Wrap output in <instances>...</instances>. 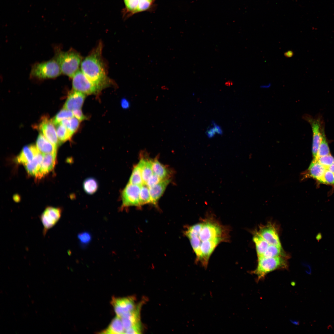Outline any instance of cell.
I'll return each mask as SVG.
<instances>
[{
    "instance_id": "1",
    "label": "cell",
    "mask_w": 334,
    "mask_h": 334,
    "mask_svg": "<svg viewBox=\"0 0 334 334\" xmlns=\"http://www.w3.org/2000/svg\"><path fill=\"white\" fill-rule=\"evenodd\" d=\"M225 232L218 223L206 220L188 227L185 235L190 241L196 256L201 253H210L225 240Z\"/></svg>"
},
{
    "instance_id": "2",
    "label": "cell",
    "mask_w": 334,
    "mask_h": 334,
    "mask_svg": "<svg viewBox=\"0 0 334 334\" xmlns=\"http://www.w3.org/2000/svg\"><path fill=\"white\" fill-rule=\"evenodd\" d=\"M102 46L99 44L82 62L81 71L101 90L111 82L107 76L105 65L102 57Z\"/></svg>"
},
{
    "instance_id": "3",
    "label": "cell",
    "mask_w": 334,
    "mask_h": 334,
    "mask_svg": "<svg viewBox=\"0 0 334 334\" xmlns=\"http://www.w3.org/2000/svg\"><path fill=\"white\" fill-rule=\"evenodd\" d=\"M54 59L58 64L62 73L72 78L79 70L81 57L74 50L64 52L56 47L55 49Z\"/></svg>"
},
{
    "instance_id": "4",
    "label": "cell",
    "mask_w": 334,
    "mask_h": 334,
    "mask_svg": "<svg viewBox=\"0 0 334 334\" xmlns=\"http://www.w3.org/2000/svg\"><path fill=\"white\" fill-rule=\"evenodd\" d=\"M288 264L283 256L272 258L258 257L255 269L251 272L257 277V281L264 279L269 273L278 269H287Z\"/></svg>"
},
{
    "instance_id": "5",
    "label": "cell",
    "mask_w": 334,
    "mask_h": 334,
    "mask_svg": "<svg viewBox=\"0 0 334 334\" xmlns=\"http://www.w3.org/2000/svg\"><path fill=\"white\" fill-rule=\"evenodd\" d=\"M62 73L58 64L54 59L34 64L32 67L30 75L32 77L43 79L56 77Z\"/></svg>"
},
{
    "instance_id": "6",
    "label": "cell",
    "mask_w": 334,
    "mask_h": 334,
    "mask_svg": "<svg viewBox=\"0 0 334 334\" xmlns=\"http://www.w3.org/2000/svg\"><path fill=\"white\" fill-rule=\"evenodd\" d=\"M73 90L85 95L95 94L101 90L93 83L80 70H78L72 77Z\"/></svg>"
},
{
    "instance_id": "7",
    "label": "cell",
    "mask_w": 334,
    "mask_h": 334,
    "mask_svg": "<svg viewBox=\"0 0 334 334\" xmlns=\"http://www.w3.org/2000/svg\"><path fill=\"white\" fill-rule=\"evenodd\" d=\"M141 186L128 183L122 191L121 208L131 206H140L139 194Z\"/></svg>"
},
{
    "instance_id": "8",
    "label": "cell",
    "mask_w": 334,
    "mask_h": 334,
    "mask_svg": "<svg viewBox=\"0 0 334 334\" xmlns=\"http://www.w3.org/2000/svg\"><path fill=\"white\" fill-rule=\"evenodd\" d=\"M62 213V210L60 208L48 207L45 209L39 218L43 226V236L56 225L61 218Z\"/></svg>"
},
{
    "instance_id": "9",
    "label": "cell",
    "mask_w": 334,
    "mask_h": 334,
    "mask_svg": "<svg viewBox=\"0 0 334 334\" xmlns=\"http://www.w3.org/2000/svg\"><path fill=\"white\" fill-rule=\"evenodd\" d=\"M116 316L121 318L123 315L133 311L136 308L133 297H113L111 301Z\"/></svg>"
},
{
    "instance_id": "10",
    "label": "cell",
    "mask_w": 334,
    "mask_h": 334,
    "mask_svg": "<svg viewBox=\"0 0 334 334\" xmlns=\"http://www.w3.org/2000/svg\"><path fill=\"white\" fill-rule=\"evenodd\" d=\"M52 119L47 116L42 117L38 126V129L46 138L53 144L57 147L60 144Z\"/></svg>"
},
{
    "instance_id": "11",
    "label": "cell",
    "mask_w": 334,
    "mask_h": 334,
    "mask_svg": "<svg viewBox=\"0 0 334 334\" xmlns=\"http://www.w3.org/2000/svg\"><path fill=\"white\" fill-rule=\"evenodd\" d=\"M258 232L270 245L282 247L278 232L275 225L269 223L262 225L259 227Z\"/></svg>"
},
{
    "instance_id": "12",
    "label": "cell",
    "mask_w": 334,
    "mask_h": 334,
    "mask_svg": "<svg viewBox=\"0 0 334 334\" xmlns=\"http://www.w3.org/2000/svg\"><path fill=\"white\" fill-rule=\"evenodd\" d=\"M85 97V94L73 90L69 93L63 108L71 111L81 109Z\"/></svg>"
},
{
    "instance_id": "13",
    "label": "cell",
    "mask_w": 334,
    "mask_h": 334,
    "mask_svg": "<svg viewBox=\"0 0 334 334\" xmlns=\"http://www.w3.org/2000/svg\"><path fill=\"white\" fill-rule=\"evenodd\" d=\"M313 133L312 153L314 159L316 158L322 137L319 121L316 119H310Z\"/></svg>"
},
{
    "instance_id": "14",
    "label": "cell",
    "mask_w": 334,
    "mask_h": 334,
    "mask_svg": "<svg viewBox=\"0 0 334 334\" xmlns=\"http://www.w3.org/2000/svg\"><path fill=\"white\" fill-rule=\"evenodd\" d=\"M141 305V304H139L133 311L120 318L125 331L133 326L141 323L140 314Z\"/></svg>"
},
{
    "instance_id": "15",
    "label": "cell",
    "mask_w": 334,
    "mask_h": 334,
    "mask_svg": "<svg viewBox=\"0 0 334 334\" xmlns=\"http://www.w3.org/2000/svg\"><path fill=\"white\" fill-rule=\"evenodd\" d=\"M43 158L39 170L36 175L41 178L54 168L55 163L56 153L43 154Z\"/></svg>"
},
{
    "instance_id": "16",
    "label": "cell",
    "mask_w": 334,
    "mask_h": 334,
    "mask_svg": "<svg viewBox=\"0 0 334 334\" xmlns=\"http://www.w3.org/2000/svg\"><path fill=\"white\" fill-rule=\"evenodd\" d=\"M40 152L36 146L30 145L24 147L17 156V163L25 165L32 161Z\"/></svg>"
},
{
    "instance_id": "17",
    "label": "cell",
    "mask_w": 334,
    "mask_h": 334,
    "mask_svg": "<svg viewBox=\"0 0 334 334\" xmlns=\"http://www.w3.org/2000/svg\"><path fill=\"white\" fill-rule=\"evenodd\" d=\"M170 182V180L169 178L163 180L149 188L152 204L156 205Z\"/></svg>"
},
{
    "instance_id": "18",
    "label": "cell",
    "mask_w": 334,
    "mask_h": 334,
    "mask_svg": "<svg viewBox=\"0 0 334 334\" xmlns=\"http://www.w3.org/2000/svg\"><path fill=\"white\" fill-rule=\"evenodd\" d=\"M36 146L39 151L42 154L57 152V147L49 141L41 133L38 136Z\"/></svg>"
},
{
    "instance_id": "19",
    "label": "cell",
    "mask_w": 334,
    "mask_h": 334,
    "mask_svg": "<svg viewBox=\"0 0 334 334\" xmlns=\"http://www.w3.org/2000/svg\"><path fill=\"white\" fill-rule=\"evenodd\" d=\"M327 169L317 160H313L306 173V176L312 177L320 182Z\"/></svg>"
},
{
    "instance_id": "20",
    "label": "cell",
    "mask_w": 334,
    "mask_h": 334,
    "mask_svg": "<svg viewBox=\"0 0 334 334\" xmlns=\"http://www.w3.org/2000/svg\"><path fill=\"white\" fill-rule=\"evenodd\" d=\"M138 164L141 169L143 185H146L149 178L153 173L152 160L142 157Z\"/></svg>"
},
{
    "instance_id": "21",
    "label": "cell",
    "mask_w": 334,
    "mask_h": 334,
    "mask_svg": "<svg viewBox=\"0 0 334 334\" xmlns=\"http://www.w3.org/2000/svg\"><path fill=\"white\" fill-rule=\"evenodd\" d=\"M125 330L121 318L116 316L106 329L101 333L107 334H119L125 333Z\"/></svg>"
},
{
    "instance_id": "22",
    "label": "cell",
    "mask_w": 334,
    "mask_h": 334,
    "mask_svg": "<svg viewBox=\"0 0 334 334\" xmlns=\"http://www.w3.org/2000/svg\"><path fill=\"white\" fill-rule=\"evenodd\" d=\"M253 241L255 243L258 257H261L270 244L257 230L253 232Z\"/></svg>"
},
{
    "instance_id": "23",
    "label": "cell",
    "mask_w": 334,
    "mask_h": 334,
    "mask_svg": "<svg viewBox=\"0 0 334 334\" xmlns=\"http://www.w3.org/2000/svg\"><path fill=\"white\" fill-rule=\"evenodd\" d=\"M43 158V154L40 152L32 161L24 165L28 173L36 176L40 169Z\"/></svg>"
},
{
    "instance_id": "24",
    "label": "cell",
    "mask_w": 334,
    "mask_h": 334,
    "mask_svg": "<svg viewBox=\"0 0 334 334\" xmlns=\"http://www.w3.org/2000/svg\"><path fill=\"white\" fill-rule=\"evenodd\" d=\"M153 173L157 175L161 180L168 179L170 174L168 169L161 163L157 159L152 160Z\"/></svg>"
},
{
    "instance_id": "25",
    "label": "cell",
    "mask_w": 334,
    "mask_h": 334,
    "mask_svg": "<svg viewBox=\"0 0 334 334\" xmlns=\"http://www.w3.org/2000/svg\"><path fill=\"white\" fill-rule=\"evenodd\" d=\"M84 192L88 194L92 195L96 193L99 187L98 181L95 178L89 177L85 179L83 183Z\"/></svg>"
},
{
    "instance_id": "26",
    "label": "cell",
    "mask_w": 334,
    "mask_h": 334,
    "mask_svg": "<svg viewBox=\"0 0 334 334\" xmlns=\"http://www.w3.org/2000/svg\"><path fill=\"white\" fill-rule=\"evenodd\" d=\"M55 126L57 137L60 143L71 139L73 134L66 127L60 123Z\"/></svg>"
},
{
    "instance_id": "27",
    "label": "cell",
    "mask_w": 334,
    "mask_h": 334,
    "mask_svg": "<svg viewBox=\"0 0 334 334\" xmlns=\"http://www.w3.org/2000/svg\"><path fill=\"white\" fill-rule=\"evenodd\" d=\"M128 183L140 186L143 185L141 169L138 164L134 166Z\"/></svg>"
},
{
    "instance_id": "28",
    "label": "cell",
    "mask_w": 334,
    "mask_h": 334,
    "mask_svg": "<svg viewBox=\"0 0 334 334\" xmlns=\"http://www.w3.org/2000/svg\"><path fill=\"white\" fill-rule=\"evenodd\" d=\"M80 121L74 117L70 118L64 120L59 123L66 127L73 135L79 128Z\"/></svg>"
},
{
    "instance_id": "29",
    "label": "cell",
    "mask_w": 334,
    "mask_h": 334,
    "mask_svg": "<svg viewBox=\"0 0 334 334\" xmlns=\"http://www.w3.org/2000/svg\"><path fill=\"white\" fill-rule=\"evenodd\" d=\"M283 254L282 247L270 245L262 255L260 257L272 258L279 256H285Z\"/></svg>"
},
{
    "instance_id": "30",
    "label": "cell",
    "mask_w": 334,
    "mask_h": 334,
    "mask_svg": "<svg viewBox=\"0 0 334 334\" xmlns=\"http://www.w3.org/2000/svg\"><path fill=\"white\" fill-rule=\"evenodd\" d=\"M329 154H330L329 148L324 131H323L322 132V137L320 143L315 159L320 156Z\"/></svg>"
},
{
    "instance_id": "31",
    "label": "cell",
    "mask_w": 334,
    "mask_h": 334,
    "mask_svg": "<svg viewBox=\"0 0 334 334\" xmlns=\"http://www.w3.org/2000/svg\"><path fill=\"white\" fill-rule=\"evenodd\" d=\"M140 206L148 203H152L149 188L146 185L141 186L139 194Z\"/></svg>"
},
{
    "instance_id": "32",
    "label": "cell",
    "mask_w": 334,
    "mask_h": 334,
    "mask_svg": "<svg viewBox=\"0 0 334 334\" xmlns=\"http://www.w3.org/2000/svg\"><path fill=\"white\" fill-rule=\"evenodd\" d=\"M72 111L63 108L52 119L54 125L59 124L62 120L74 117Z\"/></svg>"
},
{
    "instance_id": "33",
    "label": "cell",
    "mask_w": 334,
    "mask_h": 334,
    "mask_svg": "<svg viewBox=\"0 0 334 334\" xmlns=\"http://www.w3.org/2000/svg\"><path fill=\"white\" fill-rule=\"evenodd\" d=\"M321 165L326 169L334 162V157L330 154L319 157L315 159Z\"/></svg>"
},
{
    "instance_id": "34",
    "label": "cell",
    "mask_w": 334,
    "mask_h": 334,
    "mask_svg": "<svg viewBox=\"0 0 334 334\" xmlns=\"http://www.w3.org/2000/svg\"><path fill=\"white\" fill-rule=\"evenodd\" d=\"M320 182L334 185V174L328 169H327Z\"/></svg>"
},
{
    "instance_id": "35",
    "label": "cell",
    "mask_w": 334,
    "mask_h": 334,
    "mask_svg": "<svg viewBox=\"0 0 334 334\" xmlns=\"http://www.w3.org/2000/svg\"><path fill=\"white\" fill-rule=\"evenodd\" d=\"M127 9L133 12H136L139 0H126L124 1Z\"/></svg>"
},
{
    "instance_id": "36",
    "label": "cell",
    "mask_w": 334,
    "mask_h": 334,
    "mask_svg": "<svg viewBox=\"0 0 334 334\" xmlns=\"http://www.w3.org/2000/svg\"><path fill=\"white\" fill-rule=\"evenodd\" d=\"M78 238L80 242L84 245L88 244L91 240V235L87 232H84L79 233L78 235Z\"/></svg>"
},
{
    "instance_id": "37",
    "label": "cell",
    "mask_w": 334,
    "mask_h": 334,
    "mask_svg": "<svg viewBox=\"0 0 334 334\" xmlns=\"http://www.w3.org/2000/svg\"><path fill=\"white\" fill-rule=\"evenodd\" d=\"M151 2L152 1L149 0H139L136 12L147 10L150 7Z\"/></svg>"
},
{
    "instance_id": "38",
    "label": "cell",
    "mask_w": 334,
    "mask_h": 334,
    "mask_svg": "<svg viewBox=\"0 0 334 334\" xmlns=\"http://www.w3.org/2000/svg\"><path fill=\"white\" fill-rule=\"evenodd\" d=\"M161 180L157 175L153 173L148 178L146 185L149 188L159 183Z\"/></svg>"
},
{
    "instance_id": "39",
    "label": "cell",
    "mask_w": 334,
    "mask_h": 334,
    "mask_svg": "<svg viewBox=\"0 0 334 334\" xmlns=\"http://www.w3.org/2000/svg\"><path fill=\"white\" fill-rule=\"evenodd\" d=\"M141 323L133 326L126 330L125 333L140 334L141 332Z\"/></svg>"
},
{
    "instance_id": "40",
    "label": "cell",
    "mask_w": 334,
    "mask_h": 334,
    "mask_svg": "<svg viewBox=\"0 0 334 334\" xmlns=\"http://www.w3.org/2000/svg\"><path fill=\"white\" fill-rule=\"evenodd\" d=\"M72 111L74 116L80 121L84 120L87 118L83 114L81 109L75 110Z\"/></svg>"
},
{
    "instance_id": "41",
    "label": "cell",
    "mask_w": 334,
    "mask_h": 334,
    "mask_svg": "<svg viewBox=\"0 0 334 334\" xmlns=\"http://www.w3.org/2000/svg\"><path fill=\"white\" fill-rule=\"evenodd\" d=\"M212 124L216 133L220 135L223 134V131L220 126L217 125L214 121L212 122Z\"/></svg>"
},
{
    "instance_id": "42",
    "label": "cell",
    "mask_w": 334,
    "mask_h": 334,
    "mask_svg": "<svg viewBox=\"0 0 334 334\" xmlns=\"http://www.w3.org/2000/svg\"><path fill=\"white\" fill-rule=\"evenodd\" d=\"M206 133L208 137L210 138L213 137L216 133L213 127H210L208 128Z\"/></svg>"
},
{
    "instance_id": "43",
    "label": "cell",
    "mask_w": 334,
    "mask_h": 334,
    "mask_svg": "<svg viewBox=\"0 0 334 334\" xmlns=\"http://www.w3.org/2000/svg\"><path fill=\"white\" fill-rule=\"evenodd\" d=\"M121 104L122 108L124 109H128L130 106L129 101L125 98H123L121 100Z\"/></svg>"
},
{
    "instance_id": "44",
    "label": "cell",
    "mask_w": 334,
    "mask_h": 334,
    "mask_svg": "<svg viewBox=\"0 0 334 334\" xmlns=\"http://www.w3.org/2000/svg\"><path fill=\"white\" fill-rule=\"evenodd\" d=\"M294 54V52L293 51L289 50L284 53V55L285 57L287 58H290L292 57Z\"/></svg>"
},
{
    "instance_id": "45",
    "label": "cell",
    "mask_w": 334,
    "mask_h": 334,
    "mask_svg": "<svg viewBox=\"0 0 334 334\" xmlns=\"http://www.w3.org/2000/svg\"><path fill=\"white\" fill-rule=\"evenodd\" d=\"M328 169L334 174V162L328 168Z\"/></svg>"
},
{
    "instance_id": "46",
    "label": "cell",
    "mask_w": 334,
    "mask_h": 334,
    "mask_svg": "<svg viewBox=\"0 0 334 334\" xmlns=\"http://www.w3.org/2000/svg\"><path fill=\"white\" fill-rule=\"evenodd\" d=\"M322 238L321 234L320 233H318L316 236V238L317 240H320Z\"/></svg>"
},
{
    "instance_id": "47",
    "label": "cell",
    "mask_w": 334,
    "mask_h": 334,
    "mask_svg": "<svg viewBox=\"0 0 334 334\" xmlns=\"http://www.w3.org/2000/svg\"><path fill=\"white\" fill-rule=\"evenodd\" d=\"M150 0V1H152V0Z\"/></svg>"
},
{
    "instance_id": "48",
    "label": "cell",
    "mask_w": 334,
    "mask_h": 334,
    "mask_svg": "<svg viewBox=\"0 0 334 334\" xmlns=\"http://www.w3.org/2000/svg\"><path fill=\"white\" fill-rule=\"evenodd\" d=\"M125 0H124V1H125Z\"/></svg>"
}]
</instances>
